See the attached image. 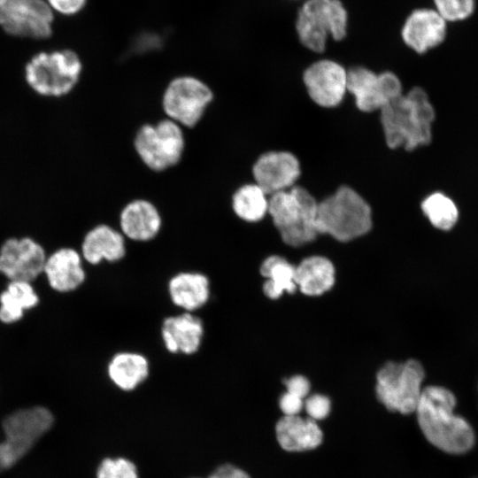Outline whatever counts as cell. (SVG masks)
I'll use <instances>...</instances> for the list:
<instances>
[{
  "label": "cell",
  "mask_w": 478,
  "mask_h": 478,
  "mask_svg": "<svg viewBox=\"0 0 478 478\" xmlns=\"http://www.w3.org/2000/svg\"><path fill=\"white\" fill-rule=\"evenodd\" d=\"M457 398L443 386L424 387L415 412L419 426L427 440L450 454H464L475 443L472 425L454 411Z\"/></svg>",
  "instance_id": "obj_1"
},
{
  "label": "cell",
  "mask_w": 478,
  "mask_h": 478,
  "mask_svg": "<svg viewBox=\"0 0 478 478\" xmlns=\"http://www.w3.org/2000/svg\"><path fill=\"white\" fill-rule=\"evenodd\" d=\"M379 112L389 149L412 151L431 143L436 112L425 89L414 86Z\"/></svg>",
  "instance_id": "obj_2"
},
{
  "label": "cell",
  "mask_w": 478,
  "mask_h": 478,
  "mask_svg": "<svg viewBox=\"0 0 478 478\" xmlns=\"http://www.w3.org/2000/svg\"><path fill=\"white\" fill-rule=\"evenodd\" d=\"M316 226L319 235L350 242L371 230L372 209L356 189L342 185L319 202Z\"/></svg>",
  "instance_id": "obj_3"
},
{
  "label": "cell",
  "mask_w": 478,
  "mask_h": 478,
  "mask_svg": "<svg viewBox=\"0 0 478 478\" xmlns=\"http://www.w3.org/2000/svg\"><path fill=\"white\" fill-rule=\"evenodd\" d=\"M319 202L303 186L272 194L268 197V214L288 245L299 247L316 239Z\"/></svg>",
  "instance_id": "obj_4"
},
{
  "label": "cell",
  "mask_w": 478,
  "mask_h": 478,
  "mask_svg": "<svg viewBox=\"0 0 478 478\" xmlns=\"http://www.w3.org/2000/svg\"><path fill=\"white\" fill-rule=\"evenodd\" d=\"M82 68L80 56L72 49L40 51L26 63L24 78L35 94L58 98L74 89Z\"/></svg>",
  "instance_id": "obj_5"
},
{
  "label": "cell",
  "mask_w": 478,
  "mask_h": 478,
  "mask_svg": "<svg viewBox=\"0 0 478 478\" xmlns=\"http://www.w3.org/2000/svg\"><path fill=\"white\" fill-rule=\"evenodd\" d=\"M185 146L183 127L168 118L142 125L134 138L138 158L153 172L176 166L182 158Z\"/></svg>",
  "instance_id": "obj_6"
},
{
  "label": "cell",
  "mask_w": 478,
  "mask_h": 478,
  "mask_svg": "<svg viewBox=\"0 0 478 478\" xmlns=\"http://www.w3.org/2000/svg\"><path fill=\"white\" fill-rule=\"evenodd\" d=\"M424 378V368L418 360L387 362L376 374V397L389 411L414 412Z\"/></svg>",
  "instance_id": "obj_7"
},
{
  "label": "cell",
  "mask_w": 478,
  "mask_h": 478,
  "mask_svg": "<svg viewBox=\"0 0 478 478\" xmlns=\"http://www.w3.org/2000/svg\"><path fill=\"white\" fill-rule=\"evenodd\" d=\"M211 87L193 75L173 78L164 89L161 105L168 118L183 128L195 127L213 101Z\"/></svg>",
  "instance_id": "obj_8"
},
{
  "label": "cell",
  "mask_w": 478,
  "mask_h": 478,
  "mask_svg": "<svg viewBox=\"0 0 478 478\" xmlns=\"http://www.w3.org/2000/svg\"><path fill=\"white\" fill-rule=\"evenodd\" d=\"M347 92L354 97L358 110L366 113L382 110L404 94L402 81L395 73H377L365 66L347 70Z\"/></svg>",
  "instance_id": "obj_9"
},
{
  "label": "cell",
  "mask_w": 478,
  "mask_h": 478,
  "mask_svg": "<svg viewBox=\"0 0 478 478\" xmlns=\"http://www.w3.org/2000/svg\"><path fill=\"white\" fill-rule=\"evenodd\" d=\"M54 19L46 0H8L0 8V27L13 37L48 39L53 34Z\"/></svg>",
  "instance_id": "obj_10"
},
{
  "label": "cell",
  "mask_w": 478,
  "mask_h": 478,
  "mask_svg": "<svg viewBox=\"0 0 478 478\" xmlns=\"http://www.w3.org/2000/svg\"><path fill=\"white\" fill-rule=\"evenodd\" d=\"M347 70L339 62L328 58L308 66L302 79L310 99L322 108L337 107L347 93Z\"/></svg>",
  "instance_id": "obj_11"
},
{
  "label": "cell",
  "mask_w": 478,
  "mask_h": 478,
  "mask_svg": "<svg viewBox=\"0 0 478 478\" xmlns=\"http://www.w3.org/2000/svg\"><path fill=\"white\" fill-rule=\"evenodd\" d=\"M253 181L268 196L297 185L301 175L297 157L287 150H269L260 154L251 166Z\"/></svg>",
  "instance_id": "obj_12"
},
{
  "label": "cell",
  "mask_w": 478,
  "mask_h": 478,
  "mask_svg": "<svg viewBox=\"0 0 478 478\" xmlns=\"http://www.w3.org/2000/svg\"><path fill=\"white\" fill-rule=\"evenodd\" d=\"M335 0H305L297 12L296 31L301 44L321 53L334 26Z\"/></svg>",
  "instance_id": "obj_13"
},
{
  "label": "cell",
  "mask_w": 478,
  "mask_h": 478,
  "mask_svg": "<svg viewBox=\"0 0 478 478\" xmlns=\"http://www.w3.org/2000/svg\"><path fill=\"white\" fill-rule=\"evenodd\" d=\"M46 261L42 247L29 237L10 238L0 250V273L12 281L35 280Z\"/></svg>",
  "instance_id": "obj_14"
},
{
  "label": "cell",
  "mask_w": 478,
  "mask_h": 478,
  "mask_svg": "<svg viewBox=\"0 0 478 478\" xmlns=\"http://www.w3.org/2000/svg\"><path fill=\"white\" fill-rule=\"evenodd\" d=\"M446 21L435 9L420 8L405 19L401 31L404 43L418 54L438 47L445 40Z\"/></svg>",
  "instance_id": "obj_15"
},
{
  "label": "cell",
  "mask_w": 478,
  "mask_h": 478,
  "mask_svg": "<svg viewBox=\"0 0 478 478\" xmlns=\"http://www.w3.org/2000/svg\"><path fill=\"white\" fill-rule=\"evenodd\" d=\"M2 428L4 440L0 442V473L16 464L42 437L36 422L18 412L6 417Z\"/></svg>",
  "instance_id": "obj_16"
},
{
  "label": "cell",
  "mask_w": 478,
  "mask_h": 478,
  "mask_svg": "<svg viewBox=\"0 0 478 478\" xmlns=\"http://www.w3.org/2000/svg\"><path fill=\"white\" fill-rule=\"evenodd\" d=\"M163 220L158 207L145 198H135L127 203L119 216L120 231L134 242H149L162 228Z\"/></svg>",
  "instance_id": "obj_17"
},
{
  "label": "cell",
  "mask_w": 478,
  "mask_h": 478,
  "mask_svg": "<svg viewBox=\"0 0 478 478\" xmlns=\"http://www.w3.org/2000/svg\"><path fill=\"white\" fill-rule=\"evenodd\" d=\"M204 335L203 320L193 312H183L166 317L161 327L164 346L174 354L192 355L197 352Z\"/></svg>",
  "instance_id": "obj_18"
},
{
  "label": "cell",
  "mask_w": 478,
  "mask_h": 478,
  "mask_svg": "<svg viewBox=\"0 0 478 478\" xmlns=\"http://www.w3.org/2000/svg\"><path fill=\"white\" fill-rule=\"evenodd\" d=\"M126 238L122 233L107 224H99L84 236L81 244L83 258L91 265L103 261L114 263L126 255Z\"/></svg>",
  "instance_id": "obj_19"
},
{
  "label": "cell",
  "mask_w": 478,
  "mask_h": 478,
  "mask_svg": "<svg viewBox=\"0 0 478 478\" xmlns=\"http://www.w3.org/2000/svg\"><path fill=\"white\" fill-rule=\"evenodd\" d=\"M167 290L172 303L187 312L202 308L211 295L208 277L199 272H181L168 281Z\"/></svg>",
  "instance_id": "obj_20"
},
{
  "label": "cell",
  "mask_w": 478,
  "mask_h": 478,
  "mask_svg": "<svg viewBox=\"0 0 478 478\" xmlns=\"http://www.w3.org/2000/svg\"><path fill=\"white\" fill-rule=\"evenodd\" d=\"M43 272L50 286L60 292L72 291L85 280L81 258L71 248H63L53 253L46 259Z\"/></svg>",
  "instance_id": "obj_21"
},
{
  "label": "cell",
  "mask_w": 478,
  "mask_h": 478,
  "mask_svg": "<svg viewBox=\"0 0 478 478\" xmlns=\"http://www.w3.org/2000/svg\"><path fill=\"white\" fill-rule=\"evenodd\" d=\"M276 437L282 449L301 451L314 449L322 441V432L314 420L298 415L284 416L275 427Z\"/></svg>",
  "instance_id": "obj_22"
},
{
  "label": "cell",
  "mask_w": 478,
  "mask_h": 478,
  "mask_svg": "<svg viewBox=\"0 0 478 478\" xmlns=\"http://www.w3.org/2000/svg\"><path fill=\"white\" fill-rule=\"evenodd\" d=\"M150 363L145 356L135 351L114 354L107 366L111 382L123 391H132L149 376Z\"/></svg>",
  "instance_id": "obj_23"
},
{
  "label": "cell",
  "mask_w": 478,
  "mask_h": 478,
  "mask_svg": "<svg viewBox=\"0 0 478 478\" xmlns=\"http://www.w3.org/2000/svg\"><path fill=\"white\" fill-rule=\"evenodd\" d=\"M295 281L299 290L307 296H320L335 283V267L321 256L305 258L296 266Z\"/></svg>",
  "instance_id": "obj_24"
},
{
  "label": "cell",
  "mask_w": 478,
  "mask_h": 478,
  "mask_svg": "<svg viewBox=\"0 0 478 478\" xmlns=\"http://www.w3.org/2000/svg\"><path fill=\"white\" fill-rule=\"evenodd\" d=\"M259 272L266 279L263 283V292L268 298L277 299L284 291L294 293L297 288L295 281L296 266L281 256L266 258Z\"/></svg>",
  "instance_id": "obj_25"
},
{
  "label": "cell",
  "mask_w": 478,
  "mask_h": 478,
  "mask_svg": "<svg viewBox=\"0 0 478 478\" xmlns=\"http://www.w3.org/2000/svg\"><path fill=\"white\" fill-rule=\"evenodd\" d=\"M269 196L254 181L239 186L231 197L235 215L248 223L262 220L268 214Z\"/></svg>",
  "instance_id": "obj_26"
},
{
  "label": "cell",
  "mask_w": 478,
  "mask_h": 478,
  "mask_svg": "<svg viewBox=\"0 0 478 478\" xmlns=\"http://www.w3.org/2000/svg\"><path fill=\"white\" fill-rule=\"evenodd\" d=\"M420 210L429 223L441 231H451L459 220L460 212L454 199L446 193L436 190L424 197Z\"/></svg>",
  "instance_id": "obj_27"
},
{
  "label": "cell",
  "mask_w": 478,
  "mask_h": 478,
  "mask_svg": "<svg viewBox=\"0 0 478 478\" xmlns=\"http://www.w3.org/2000/svg\"><path fill=\"white\" fill-rule=\"evenodd\" d=\"M0 320L4 323L19 320L24 310L35 306L38 297L30 282L12 281L0 296Z\"/></svg>",
  "instance_id": "obj_28"
},
{
  "label": "cell",
  "mask_w": 478,
  "mask_h": 478,
  "mask_svg": "<svg viewBox=\"0 0 478 478\" xmlns=\"http://www.w3.org/2000/svg\"><path fill=\"white\" fill-rule=\"evenodd\" d=\"M96 478H139L135 464L128 459L105 458L98 466Z\"/></svg>",
  "instance_id": "obj_29"
},
{
  "label": "cell",
  "mask_w": 478,
  "mask_h": 478,
  "mask_svg": "<svg viewBox=\"0 0 478 478\" xmlns=\"http://www.w3.org/2000/svg\"><path fill=\"white\" fill-rule=\"evenodd\" d=\"M436 11L445 21H459L470 17L474 11V0H433Z\"/></svg>",
  "instance_id": "obj_30"
},
{
  "label": "cell",
  "mask_w": 478,
  "mask_h": 478,
  "mask_svg": "<svg viewBox=\"0 0 478 478\" xmlns=\"http://www.w3.org/2000/svg\"><path fill=\"white\" fill-rule=\"evenodd\" d=\"M305 407L311 419L322 420L328 415L331 404L326 396L315 394L306 399Z\"/></svg>",
  "instance_id": "obj_31"
},
{
  "label": "cell",
  "mask_w": 478,
  "mask_h": 478,
  "mask_svg": "<svg viewBox=\"0 0 478 478\" xmlns=\"http://www.w3.org/2000/svg\"><path fill=\"white\" fill-rule=\"evenodd\" d=\"M52 11L65 16H73L81 12L87 4V0H46Z\"/></svg>",
  "instance_id": "obj_32"
},
{
  "label": "cell",
  "mask_w": 478,
  "mask_h": 478,
  "mask_svg": "<svg viewBox=\"0 0 478 478\" xmlns=\"http://www.w3.org/2000/svg\"><path fill=\"white\" fill-rule=\"evenodd\" d=\"M287 392L304 399L310 391L309 381L302 375H294L283 381Z\"/></svg>",
  "instance_id": "obj_33"
},
{
  "label": "cell",
  "mask_w": 478,
  "mask_h": 478,
  "mask_svg": "<svg viewBox=\"0 0 478 478\" xmlns=\"http://www.w3.org/2000/svg\"><path fill=\"white\" fill-rule=\"evenodd\" d=\"M279 405L286 416H294L301 412L304 402L302 398L286 392L281 397Z\"/></svg>",
  "instance_id": "obj_34"
},
{
  "label": "cell",
  "mask_w": 478,
  "mask_h": 478,
  "mask_svg": "<svg viewBox=\"0 0 478 478\" xmlns=\"http://www.w3.org/2000/svg\"><path fill=\"white\" fill-rule=\"evenodd\" d=\"M207 478H251L243 469L232 465L222 464L216 467Z\"/></svg>",
  "instance_id": "obj_35"
},
{
  "label": "cell",
  "mask_w": 478,
  "mask_h": 478,
  "mask_svg": "<svg viewBox=\"0 0 478 478\" xmlns=\"http://www.w3.org/2000/svg\"><path fill=\"white\" fill-rule=\"evenodd\" d=\"M8 0H0V8L7 2Z\"/></svg>",
  "instance_id": "obj_36"
}]
</instances>
